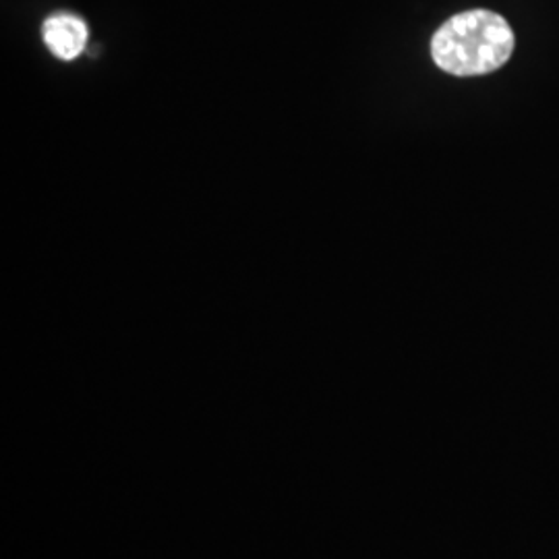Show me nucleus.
<instances>
[{
    "mask_svg": "<svg viewBox=\"0 0 559 559\" xmlns=\"http://www.w3.org/2000/svg\"><path fill=\"white\" fill-rule=\"evenodd\" d=\"M514 52V32L493 11L473 9L445 21L431 40V57L441 71L456 78L487 75Z\"/></svg>",
    "mask_w": 559,
    "mask_h": 559,
    "instance_id": "1",
    "label": "nucleus"
},
{
    "mask_svg": "<svg viewBox=\"0 0 559 559\" xmlns=\"http://www.w3.org/2000/svg\"><path fill=\"white\" fill-rule=\"evenodd\" d=\"M44 41L57 59H78L87 44V25L71 13H57L44 23Z\"/></svg>",
    "mask_w": 559,
    "mask_h": 559,
    "instance_id": "2",
    "label": "nucleus"
}]
</instances>
